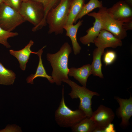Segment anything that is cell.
I'll list each match as a JSON object with an SVG mask.
<instances>
[{"label":"cell","mask_w":132,"mask_h":132,"mask_svg":"<svg viewBox=\"0 0 132 132\" xmlns=\"http://www.w3.org/2000/svg\"><path fill=\"white\" fill-rule=\"evenodd\" d=\"M71 128L74 132H94L96 127L90 118L86 117Z\"/></svg>","instance_id":"19"},{"label":"cell","mask_w":132,"mask_h":132,"mask_svg":"<svg viewBox=\"0 0 132 132\" xmlns=\"http://www.w3.org/2000/svg\"><path fill=\"white\" fill-rule=\"evenodd\" d=\"M102 1L99 0H90L88 2L85 4L77 16L75 22L76 23L79 19H80L85 15H87L95 9L99 8L103 6Z\"/></svg>","instance_id":"21"},{"label":"cell","mask_w":132,"mask_h":132,"mask_svg":"<svg viewBox=\"0 0 132 132\" xmlns=\"http://www.w3.org/2000/svg\"><path fill=\"white\" fill-rule=\"evenodd\" d=\"M85 4V0H71L65 25L73 24L75 23L77 16Z\"/></svg>","instance_id":"18"},{"label":"cell","mask_w":132,"mask_h":132,"mask_svg":"<svg viewBox=\"0 0 132 132\" xmlns=\"http://www.w3.org/2000/svg\"><path fill=\"white\" fill-rule=\"evenodd\" d=\"M115 114L112 110L102 105L93 112L90 118L96 127L94 132H106V128L113 121Z\"/></svg>","instance_id":"8"},{"label":"cell","mask_w":132,"mask_h":132,"mask_svg":"<svg viewBox=\"0 0 132 132\" xmlns=\"http://www.w3.org/2000/svg\"><path fill=\"white\" fill-rule=\"evenodd\" d=\"M83 20H80L75 24L65 25L64 29L66 31V35L70 39L72 45V47L75 55H76L79 53L81 47L78 42L77 35L78 30L82 24Z\"/></svg>","instance_id":"14"},{"label":"cell","mask_w":132,"mask_h":132,"mask_svg":"<svg viewBox=\"0 0 132 132\" xmlns=\"http://www.w3.org/2000/svg\"><path fill=\"white\" fill-rule=\"evenodd\" d=\"M71 0H61L56 6L49 11L45 19L48 25V33H54L57 35L63 33Z\"/></svg>","instance_id":"2"},{"label":"cell","mask_w":132,"mask_h":132,"mask_svg":"<svg viewBox=\"0 0 132 132\" xmlns=\"http://www.w3.org/2000/svg\"><path fill=\"white\" fill-rule=\"evenodd\" d=\"M123 27L126 31L132 29V20L123 23Z\"/></svg>","instance_id":"26"},{"label":"cell","mask_w":132,"mask_h":132,"mask_svg":"<svg viewBox=\"0 0 132 132\" xmlns=\"http://www.w3.org/2000/svg\"><path fill=\"white\" fill-rule=\"evenodd\" d=\"M92 74L91 67L90 64L85 65L78 68L71 67L69 69L68 73L69 76L73 77L85 87L86 86L88 77Z\"/></svg>","instance_id":"13"},{"label":"cell","mask_w":132,"mask_h":132,"mask_svg":"<svg viewBox=\"0 0 132 132\" xmlns=\"http://www.w3.org/2000/svg\"><path fill=\"white\" fill-rule=\"evenodd\" d=\"M103 54V61L106 66L113 64L117 58L116 53L113 50L107 51Z\"/></svg>","instance_id":"24"},{"label":"cell","mask_w":132,"mask_h":132,"mask_svg":"<svg viewBox=\"0 0 132 132\" xmlns=\"http://www.w3.org/2000/svg\"><path fill=\"white\" fill-rule=\"evenodd\" d=\"M71 87V91L68 95L72 99H79L80 103L78 109L82 110L87 117L90 118L93 111L91 107V100L94 96H99L98 93L89 90L86 87L80 86L74 82L69 79L63 81Z\"/></svg>","instance_id":"4"},{"label":"cell","mask_w":132,"mask_h":132,"mask_svg":"<svg viewBox=\"0 0 132 132\" xmlns=\"http://www.w3.org/2000/svg\"><path fill=\"white\" fill-rule=\"evenodd\" d=\"M105 49L97 47L94 50L93 53V60L91 65L92 74L103 78V76L102 71V64L101 58L104 53Z\"/></svg>","instance_id":"17"},{"label":"cell","mask_w":132,"mask_h":132,"mask_svg":"<svg viewBox=\"0 0 132 132\" xmlns=\"http://www.w3.org/2000/svg\"><path fill=\"white\" fill-rule=\"evenodd\" d=\"M64 95L63 85L62 98L55 113V120L60 127L71 128L87 117L85 113L79 109L74 110L70 109L65 103Z\"/></svg>","instance_id":"3"},{"label":"cell","mask_w":132,"mask_h":132,"mask_svg":"<svg viewBox=\"0 0 132 132\" xmlns=\"http://www.w3.org/2000/svg\"><path fill=\"white\" fill-rule=\"evenodd\" d=\"M15 78V73L12 70L5 68L0 62V84L13 85Z\"/></svg>","instance_id":"20"},{"label":"cell","mask_w":132,"mask_h":132,"mask_svg":"<svg viewBox=\"0 0 132 132\" xmlns=\"http://www.w3.org/2000/svg\"><path fill=\"white\" fill-rule=\"evenodd\" d=\"M22 0V1H23V2H24V1H27L28 0Z\"/></svg>","instance_id":"29"},{"label":"cell","mask_w":132,"mask_h":132,"mask_svg":"<svg viewBox=\"0 0 132 132\" xmlns=\"http://www.w3.org/2000/svg\"><path fill=\"white\" fill-rule=\"evenodd\" d=\"M19 12L25 21L29 22L34 25L32 30L33 32L36 31L44 16L42 4L32 0L23 2Z\"/></svg>","instance_id":"6"},{"label":"cell","mask_w":132,"mask_h":132,"mask_svg":"<svg viewBox=\"0 0 132 132\" xmlns=\"http://www.w3.org/2000/svg\"><path fill=\"white\" fill-rule=\"evenodd\" d=\"M46 47V46H44L42 48L39 50L38 52H36V54L38 55L39 57V62L35 73L34 74H32L26 78L27 82L28 83L33 84L34 79L38 77L46 78L50 83H54L52 77L48 75L47 73L43 64L41 58L43 52V49Z\"/></svg>","instance_id":"16"},{"label":"cell","mask_w":132,"mask_h":132,"mask_svg":"<svg viewBox=\"0 0 132 132\" xmlns=\"http://www.w3.org/2000/svg\"><path fill=\"white\" fill-rule=\"evenodd\" d=\"M94 43L97 47L105 49L107 47L115 48L122 45L121 40L104 29L101 31L98 36L94 40Z\"/></svg>","instance_id":"10"},{"label":"cell","mask_w":132,"mask_h":132,"mask_svg":"<svg viewBox=\"0 0 132 132\" xmlns=\"http://www.w3.org/2000/svg\"><path fill=\"white\" fill-rule=\"evenodd\" d=\"M22 2V0H4L3 2L19 12Z\"/></svg>","instance_id":"25"},{"label":"cell","mask_w":132,"mask_h":132,"mask_svg":"<svg viewBox=\"0 0 132 132\" xmlns=\"http://www.w3.org/2000/svg\"><path fill=\"white\" fill-rule=\"evenodd\" d=\"M4 0H0V4L3 2Z\"/></svg>","instance_id":"28"},{"label":"cell","mask_w":132,"mask_h":132,"mask_svg":"<svg viewBox=\"0 0 132 132\" xmlns=\"http://www.w3.org/2000/svg\"><path fill=\"white\" fill-rule=\"evenodd\" d=\"M34 42L32 40L30 41L28 44L22 49L18 51L12 49L9 50L10 53L15 57L17 59L20 64V67L22 70L24 71L26 65L32 53L36 54V52L32 51L31 48L33 45Z\"/></svg>","instance_id":"12"},{"label":"cell","mask_w":132,"mask_h":132,"mask_svg":"<svg viewBox=\"0 0 132 132\" xmlns=\"http://www.w3.org/2000/svg\"><path fill=\"white\" fill-rule=\"evenodd\" d=\"M71 52L70 45L68 43L66 42L56 53L47 54V60L52 68L51 77L54 83L57 85H60L64 80L69 79L68 57Z\"/></svg>","instance_id":"1"},{"label":"cell","mask_w":132,"mask_h":132,"mask_svg":"<svg viewBox=\"0 0 132 132\" xmlns=\"http://www.w3.org/2000/svg\"><path fill=\"white\" fill-rule=\"evenodd\" d=\"M18 34L17 32L7 31L0 27V44H2L7 48H10L11 46L7 41L8 39L17 36Z\"/></svg>","instance_id":"23"},{"label":"cell","mask_w":132,"mask_h":132,"mask_svg":"<svg viewBox=\"0 0 132 132\" xmlns=\"http://www.w3.org/2000/svg\"><path fill=\"white\" fill-rule=\"evenodd\" d=\"M132 7L124 0H121L107 10L115 19L123 23L132 20Z\"/></svg>","instance_id":"9"},{"label":"cell","mask_w":132,"mask_h":132,"mask_svg":"<svg viewBox=\"0 0 132 132\" xmlns=\"http://www.w3.org/2000/svg\"><path fill=\"white\" fill-rule=\"evenodd\" d=\"M95 21L93 26L86 31L87 34L79 38L81 42L84 45H88L94 43V41L99 35L100 31L104 29L100 22L97 19L94 18Z\"/></svg>","instance_id":"15"},{"label":"cell","mask_w":132,"mask_h":132,"mask_svg":"<svg viewBox=\"0 0 132 132\" xmlns=\"http://www.w3.org/2000/svg\"><path fill=\"white\" fill-rule=\"evenodd\" d=\"M119 106L117 111V115L121 118L120 125L122 127L127 126L129 124V120L132 116V98L124 99L115 97Z\"/></svg>","instance_id":"11"},{"label":"cell","mask_w":132,"mask_h":132,"mask_svg":"<svg viewBox=\"0 0 132 132\" xmlns=\"http://www.w3.org/2000/svg\"><path fill=\"white\" fill-rule=\"evenodd\" d=\"M19 12L3 2L0 4V27L11 32L25 22Z\"/></svg>","instance_id":"7"},{"label":"cell","mask_w":132,"mask_h":132,"mask_svg":"<svg viewBox=\"0 0 132 132\" xmlns=\"http://www.w3.org/2000/svg\"><path fill=\"white\" fill-rule=\"evenodd\" d=\"M124 0L130 5L132 6V0Z\"/></svg>","instance_id":"27"},{"label":"cell","mask_w":132,"mask_h":132,"mask_svg":"<svg viewBox=\"0 0 132 132\" xmlns=\"http://www.w3.org/2000/svg\"><path fill=\"white\" fill-rule=\"evenodd\" d=\"M98 12H90L87 15L98 19L101 23L104 30L109 31L117 38L121 40L127 36L123 23L113 18L107 11V8L102 6Z\"/></svg>","instance_id":"5"},{"label":"cell","mask_w":132,"mask_h":132,"mask_svg":"<svg viewBox=\"0 0 132 132\" xmlns=\"http://www.w3.org/2000/svg\"><path fill=\"white\" fill-rule=\"evenodd\" d=\"M41 3L43 6L44 10V16L42 22L37 28V31L45 26L47 24L46 17L49 11L55 7L59 3L61 0H32Z\"/></svg>","instance_id":"22"}]
</instances>
